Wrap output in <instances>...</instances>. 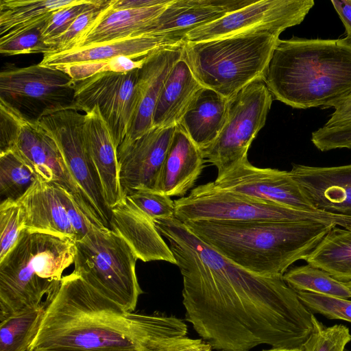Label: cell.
Listing matches in <instances>:
<instances>
[{
	"label": "cell",
	"mask_w": 351,
	"mask_h": 351,
	"mask_svg": "<svg viewBox=\"0 0 351 351\" xmlns=\"http://www.w3.org/2000/svg\"><path fill=\"white\" fill-rule=\"evenodd\" d=\"M167 240L182 276L186 320L213 348L248 351L267 344L304 350L314 315L282 276L243 269L186 226Z\"/></svg>",
	"instance_id": "obj_1"
},
{
	"label": "cell",
	"mask_w": 351,
	"mask_h": 351,
	"mask_svg": "<svg viewBox=\"0 0 351 351\" xmlns=\"http://www.w3.org/2000/svg\"><path fill=\"white\" fill-rule=\"evenodd\" d=\"M38 332L28 351H136L128 313L73 272L46 300Z\"/></svg>",
	"instance_id": "obj_2"
},
{
	"label": "cell",
	"mask_w": 351,
	"mask_h": 351,
	"mask_svg": "<svg viewBox=\"0 0 351 351\" xmlns=\"http://www.w3.org/2000/svg\"><path fill=\"white\" fill-rule=\"evenodd\" d=\"M263 82L293 108H334L351 96V40L279 39Z\"/></svg>",
	"instance_id": "obj_3"
},
{
	"label": "cell",
	"mask_w": 351,
	"mask_h": 351,
	"mask_svg": "<svg viewBox=\"0 0 351 351\" xmlns=\"http://www.w3.org/2000/svg\"><path fill=\"white\" fill-rule=\"evenodd\" d=\"M223 256L254 274L279 276L335 226L316 221L199 220L183 223Z\"/></svg>",
	"instance_id": "obj_4"
},
{
	"label": "cell",
	"mask_w": 351,
	"mask_h": 351,
	"mask_svg": "<svg viewBox=\"0 0 351 351\" xmlns=\"http://www.w3.org/2000/svg\"><path fill=\"white\" fill-rule=\"evenodd\" d=\"M75 241L64 236L24 229L0 261V322L43 304L74 262Z\"/></svg>",
	"instance_id": "obj_5"
},
{
	"label": "cell",
	"mask_w": 351,
	"mask_h": 351,
	"mask_svg": "<svg viewBox=\"0 0 351 351\" xmlns=\"http://www.w3.org/2000/svg\"><path fill=\"white\" fill-rule=\"evenodd\" d=\"M279 36L256 32L201 42H184L183 55L204 87L230 99L263 80Z\"/></svg>",
	"instance_id": "obj_6"
},
{
	"label": "cell",
	"mask_w": 351,
	"mask_h": 351,
	"mask_svg": "<svg viewBox=\"0 0 351 351\" xmlns=\"http://www.w3.org/2000/svg\"><path fill=\"white\" fill-rule=\"evenodd\" d=\"M75 245L73 273L125 311L133 312L143 291L136 274L138 258L129 245L110 228L96 225Z\"/></svg>",
	"instance_id": "obj_7"
},
{
	"label": "cell",
	"mask_w": 351,
	"mask_h": 351,
	"mask_svg": "<svg viewBox=\"0 0 351 351\" xmlns=\"http://www.w3.org/2000/svg\"><path fill=\"white\" fill-rule=\"evenodd\" d=\"M175 218L185 223L212 220L278 221L332 223L351 230V217L286 207L217 186L214 182L199 185L174 200Z\"/></svg>",
	"instance_id": "obj_8"
},
{
	"label": "cell",
	"mask_w": 351,
	"mask_h": 351,
	"mask_svg": "<svg viewBox=\"0 0 351 351\" xmlns=\"http://www.w3.org/2000/svg\"><path fill=\"white\" fill-rule=\"evenodd\" d=\"M6 151L29 165L38 180L64 187L94 224L104 226L86 203L54 140L38 121L27 119L0 99V153Z\"/></svg>",
	"instance_id": "obj_9"
},
{
	"label": "cell",
	"mask_w": 351,
	"mask_h": 351,
	"mask_svg": "<svg viewBox=\"0 0 351 351\" xmlns=\"http://www.w3.org/2000/svg\"><path fill=\"white\" fill-rule=\"evenodd\" d=\"M273 96L263 80L254 82L228 100L226 123L215 141L202 150L206 162L223 174L247 158V151L265 125Z\"/></svg>",
	"instance_id": "obj_10"
},
{
	"label": "cell",
	"mask_w": 351,
	"mask_h": 351,
	"mask_svg": "<svg viewBox=\"0 0 351 351\" xmlns=\"http://www.w3.org/2000/svg\"><path fill=\"white\" fill-rule=\"evenodd\" d=\"M75 82L60 69L39 64L2 71L0 99L28 119L39 121L53 112L71 109Z\"/></svg>",
	"instance_id": "obj_11"
},
{
	"label": "cell",
	"mask_w": 351,
	"mask_h": 351,
	"mask_svg": "<svg viewBox=\"0 0 351 351\" xmlns=\"http://www.w3.org/2000/svg\"><path fill=\"white\" fill-rule=\"evenodd\" d=\"M84 121V114L66 109L46 115L38 122L54 140L68 170L95 217L104 226L110 228L111 211L85 142Z\"/></svg>",
	"instance_id": "obj_12"
},
{
	"label": "cell",
	"mask_w": 351,
	"mask_h": 351,
	"mask_svg": "<svg viewBox=\"0 0 351 351\" xmlns=\"http://www.w3.org/2000/svg\"><path fill=\"white\" fill-rule=\"evenodd\" d=\"M138 70L101 73L76 82L71 109L86 113L97 106L117 148L129 132L136 110Z\"/></svg>",
	"instance_id": "obj_13"
},
{
	"label": "cell",
	"mask_w": 351,
	"mask_h": 351,
	"mask_svg": "<svg viewBox=\"0 0 351 351\" xmlns=\"http://www.w3.org/2000/svg\"><path fill=\"white\" fill-rule=\"evenodd\" d=\"M314 4L313 0H256L189 31L183 42H201L256 32L280 35L286 29L300 24Z\"/></svg>",
	"instance_id": "obj_14"
},
{
	"label": "cell",
	"mask_w": 351,
	"mask_h": 351,
	"mask_svg": "<svg viewBox=\"0 0 351 351\" xmlns=\"http://www.w3.org/2000/svg\"><path fill=\"white\" fill-rule=\"evenodd\" d=\"M24 228L82 239L94 223L62 186L38 180L18 201Z\"/></svg>",
	"instance_id": "obj_15"
},
{
	"label": "cell",
	"mask_w": 351,
	"mask_h": 351,
	"mask_svg": "<svg viewBox=\"0 0 351 351\" xmlns=\"http://www.w3.org/2000/svg\"><path fill=\"white\" fill-rule=\"evenodd\" d=\"M214 183L219 187L291 208L318 210L289 171L259 168L243 160Z\"/></svg>",
	"instance_id": "obj_16"
},
{
	"label": "cell",
	"mask_w": 351,
	"mask_h": 351,
	"mask_svg": "<svg viewBox=\"0 0 351 351\" xmlns=\"http://www.w3.org/2000/svg\"><path fill=\"white\" fill-rule=\"evenodd\" d=\"M176 126L154 127L117 148L118 174L123 197L138 190H154Z\"/></svg>",
	"instance_id": "obj_17"
},
{
	"label": "cell",
	"mask_w": 351,
	"mask_h": 351,
	"mask_svg": "<svg viewBox=\"0 0 351 351\" xmlns=\"http://www.w3.org/2000/svg\"><path fill=\"white\" fill-rule=\"evenodd\" d=\"M183 44L160 48L145 57L138 70L136 110L130 129L123 141H134L154 128L156 103L171 69L183 56Z\"/></svg>",
	"instance_id": "obj_18"
},
{
	"label": "cell",
	"mask_w": 351,
	"mask_h": 351,
	"mask_svg": "<svg viewBox=\"0 0 351 351\" xmlns=\"http://www.w3.org/2000/svg\"><path fill=\"white\" fill-rule=\"evenodd\" d=\"M318 210L351 217V164L293 165L289 171Z\"/></svg>",
	"instance_id": "obj_19"
},
{
	"label": "cell",
	"mask_w": 351,
	"mask_h": 351,
	"mask_svg": "<svg viewBox=\"0 0 351 351\" xmlns=\"http://www.w3.org/2000/svg\"><path fill=\"white\" fill-rule=\"evenodd\" d=\"M256 0H172L152 23L147 34L183 42L187 32L213 23Z\"/></svg>",
	"instance_id": "obj_20"
},
{
	"label": "cell",
	"mask_w": 351,
	"mask_h": 351,
	"mask_svg": "<svg viewBox=\"0 0 351 351\" xmlns=\"http://www.w3.org/2000/svg\"><path fill=\"white\" fill-rule=\"evenodd\" d=\"M183 43L160 34H144L62 52L46 53L40 64L58 68L78 63L107 61L117 56L141 59L160 48Z\"/></svg>",
	"instance_id": "obj_21"
},
{
	"label": "cell",
	"mask_w": 351,
	"mask_h": 351,
	"mask_svg": "<svg viewBox=\"0 0 351 351\" xmlns=\"http://www.w3.org/2000/svg\"><path fill=\"white\" fill-rule=\"evenodd\" d=\"M110 228L129 245L143 262L163 261L176 264L169 248L154 221L125 197L111 208Z\"/></svg>",
	"instance_id": "obj_22"
},
{
	"label": "cell",
	"mask_w": 351,
	"mask_h": 351,
	"mask_svg": "<svg viewBox=\"0 0 351 351\" xmlns=\"http://www.w3.org/2000/svg\"><path fill=\"white\" fill-rule=\"evenodd\" d=\"M205 162L202 150L176 125L153 191L184 197L194 186Z\"/></svg>",
	"instance_id": "obj_23"
},
{
	"label": "cell",
	"mask_w": 351,
	"mask_h": 351,
	"mask_svg": "<svg viewBox=\"0 0 351 351\" xmlns=\"http://www.w3.org/2000/svg\"><path fill=\"white\" fill-rule=\"evenodd\" d=\"M84 136L109 208L123 198L118 174L117 147L97 106L84 113Z\"/></svg>",
	"instance_id": "obj_24"
},
{
	"label": "cell",
	"mask_w": 351,
	"mask_h": 351,
	"mask_svg": "<svg viewBox=\"0 0 351 351\" xmlns=\"http://www.w3.org/2000/svg\"><path fill=\"white\" fill-rule=\"evenodd\" d=\"M169 3L120 10H112L109 3L72 49L147 34L149 27Z\"/></svg>",
	"instance_id": "obj_25"
},
{
	"label": "cell",
	"mask_w": 351,
	"mask_h": 351,
	"mask_svg": "<svg viewBox=\"0 0 351 351\" xmlns=\"http://www.w3.org/2000/svg\"><path fill=\"white\" fill-rule=\"evenodd\" d=\"M228 99L202 87L195 95L178 124L202 150L210 146L226 123Z\"/></svg>",
	"instance_id": "obj_26"
},
{
	"label": "cell",
	"mask_w": 351,
	"mask_h": 351,
	"mask_svg": "<svg viewBox=\"0 0 351 351\" xmlns=\"http://www.w3.org/2000/svg\"><path fill=\"white\" fill-rule=\"evenodd\" d=\"M202 87L183 55L174 64L165 82L155 108L153 126L169 128L178 125Z\"/></svg>",
	"instance_id": "obj_27"
},
{
	"label": "cell",
	"mask_w": 351,
	"mask_h": 351,
	"mask_svg": "<svg viewBox=\"0 0 351 351\" xmlns=\"http://www.w3.org/2000/svg\"><path fill=\"white\" fill-rule=\"evenodd\" d=\"M81 0H1L0 41L45 23L57 10Z\"/></svg>",
	"instance_id": "obj_28"
},
{
	"label": "cell",
	"mask_w": 351,
	"mask_h": 351,
	"mask_svg": "<svg viewBox=\"0 0 351 351\" xmlns=\"http://www.w3.org/2000/svg\"><path fill=\"white\" fill-rule=\"evenodd\" d=\"M304 261L339 281H351V230L335 226Z\"/></svg>",
	"instance_id": "obj_29"
},
{
	"label": "cell",
	"mask_w": 351,
	"mask_h": 351,
	"mask_svg": "<svg viewBox=\"0 0 351 351\" xmlns=\"http://www.w3.org/2000/svg\"><path fill=\"white\" fill-rule=\"evenodd\" d=\"M130 336L136 351H147L168 340L186 337L187 326L175 317L128 313Z\"/></svg>",
	"instance_id": "obj_30"
},
{
	"label": "cell",
	"mask_w": 351,
	"mask_h": 351,
	"mask_svg": "<svg viewBox=\"0 0 351 351\" xmlns=\"http://www.w3.org/2000/svg\"><path fill=\"white\" fill-rule=\"evenodd\" d=\"M47 302L0 322V351H28L43 320Z\"/></svg>",
	"instance_id": "obj_31"
},
{
	"label": "cell",
	"mask_w": 351,
	"mask_h": 351,
	"mask_svg": "<svg viewBox=\"0 0 351 351\" xmlns=\"http://www.w3.org/2000/svg\"><path fill=\"white\" fill-rule=\"evenodd\" d=\"M282 278L295 291H306L346 300L351 298V292L344 282L309 264L291 268L283 274Z\"/></svg>",
	"instance_id": "obj_32"
},
{
	"label": "cell",
	"mask_w": 351,
	"mask_h": 351,
	"mask_svg": "<svg viewBox=\"0 0 351 351\" xmlns=\"http://www.w3.org/2000/svg\"><path fill=\"white\" fill-rule=\"evenodd\" d=\"M334 109L327 122L311 134V142L322 152L351 149V96Z\"/></svg>",
	"instance_id": "obj_33"
},
{
	"label": "cell",
	"mask_w": 351,
	"mask_h": 351,
	"mask_svg": "<svg viewBox=\"0 0 351 351\" xmlns=\"http://www.w3.org/2000/svg\"><path fill=\"white\" fill-rule=\"evenodd\" d=\"M38 180L33 169L13 152L0 153L1 202H18Z\"/></svg>",
	"instance_id": "obj_34"
},
{
	"label": "cell",
	"mask_w": 351,
	"mask_h": 351,
	"mask_svg": "<svg viewBox=\"0 0 351 351\" xmlns=\"http://www.w3.org/2000/svg\"><path fill=\"white\" fill-rule=\"evenodd\" d=\"M146 57V56H145ZM117 56L107 61L90 62L62 66L56 69L66 73L75 82H79L101 73H128L141 69L145 60Z\"/></svg>",
	"instance_id": "obj_35"
},
{
	"label": "cell",
	"mask_w": 351,
	"mask_h": 351,
	"mask_svg": "<svg viewBox=\"0 0 351 351\" xmlns=\"http://www.w3.org/2000/svg\"><path fill=\"white\" fill-rule=\"evenodd\" d=\"M313 330L306 342L304 351H345L351 341V333L345 325L326 326L315 316Z\"/></svg>",
	"instance_id": "obj_36"
},
{
	"label": "cell",
	"mask_w": 351,
	"mask_h": 351,
	"mask_svg": "<svg viewBox=\"0 0 351 351\" xmlns=\"http://www.w3.org/2000/svg\"><path fill=\"white\" fill-rule=\"evenodd\" d=\"M24 229V216L19 203L10 200L1 202L0 261L14 247Z\"/></svg>",
	"instance_id": "obj_37"
},
{
	"label": "cell",
	"mask_w": 351,
	"mask_h": 351,
	"mask_svg": "<svg viewBox=\"0 0 351 351\" xmlns=\"http://www.w3.org/2000/svg\"><path fill=\"white\" fill-rule=\"evenodd\" d=\"M124 197L152 221L175 217L174 200L162 193L153 190H138Z\"/></svg>",
	"instance_id": "obj_38"
},
{
	"label": "cell",
	"mask_w": 351,
	"mask_h": 351,
	"mask_svg": "<svg viewBox=\"0 0 351 351\" xmlns=\"http://www.w3.org/2000/svg\"><path fill=\"white\" fill-rule=\"evenodd\" d=\"M110 1V0H105L101 5L84 12L75 19L64 34L45 41L51 48L50 53L69 51L74 48L80 39L97 21L104 9L109 5Z\"/></svg>",
	"instance_id": "obj_39"
},
{
	"label": "cell",
	"mask_w": 351,
	"mask_h": 351,
	"mask_svg": "<svg viewBox=\"0 0 351 351\" xmlns=\"http://www.w3.org/2000/svg\"><path fill=\"white\" fill-rule=\"evenodd\" d=\"M300 301L312 313L330 319L351 322V300L306 291H295Z\"/></svg>",
	"instance_id": "obj_40"
},
{
	"label": "cell",
	"mask_w": 351,
	"mask_h": 351,
	"mask_svg": "<svg viewBox=\"0 0 351 351\" xmlns=\"http://www.w3.org/2000/svg\"><path fill=\"white\" fill-rule=\"evenodd\" d=\"M105 0H81L80 3L64 8L51 14L42 29L45 41L64 34L82 13L101 5Z\"/></svg>",
	"instance_id": "obj_41"
},
{
	"label": "cell",
	"mask_w": 351,
	"mask_h": 351,
	"mask_svg": "<svg viewBox=\"0 0 351 351\" xmlns=\"http://www.w3.org/2000/svg\"><path fill=\"white\" fill-rule=\"evenodd\" d=\"M45 22L9 39L0 41L1 53L8 56L50 53L51 48L42 36V29Z\"/></svg>",
	"instance_id": "obj_42"
},
{
	"label": "cell",
	"mask_w": 351,
	"mask_h": 351,
	"mask_svg": "<svg viewBox=\"0 0 351 351\" xmlns=\"http://www.w3.org/2000/svg\"><path fill=\"white\" fill-rule=\"evenodd\" d=\"M212 347L201 339L186 337L171 339L152 351H212Z\"/></svg>",
	"instance_id": "obj_43"
},
{
	"label": "cell",
	"mask_w": 351,
	"mask_h": 351,
	"mask_svg": "<svg viewBox=\"0 0 351 351\" xmlns=\"http://www.w3.org/2000/svg\"><path fill=\"white\" fill-rule=\"evenodd\" d=\"M172 0H110L113 10L143 8L169 3Z\"/></svg>",
	"instance_id": "obj_44"
},
{
	"label": "cell",
	"mask_w": 351,
	"mask_h": 351,
	"mask_svg": "<svg viewBox=\"0 0 351 351\" xmlns=\"http://www.w3.org/2000/svg\"><path fill=\"white\" fill-rule=\"evenodd\" d=\"M331 3L345 27L346 37L351 40V0H332Z\"/></svg>",
	"instance_id": "obj_45"
},
{
	"label": "cell",
	"mask_w": 351,
	"mask_h": 351,
	"mask_svg": "<svg viewBox=\"0 0 351 351\" xmlns=\"http://www.w3.org/2000/svg\"><path fill=\"white\" fill-rule=\"evenodd\" d=\"M263 351H304V350H302V349H286V348H272L271 349L265 350H263Z\"/></svg>",
	"instance_id": "obj_46"
},
{
	"label": "cell",
	"mask_w": 351,
	"mask_h": 351,
	"mask_svg": "<svg viewBox=\"0 0 351 351\" xmlns=\"http://www.w3.org/2000/svg\"><path fill=\"white\" fill-rule=\"evenodd\" d=\"M344 283L347 286V287L348 288L350 291L351 292V281H349V282H344Z\"/></svg>",
	"instance_id": "obj_47"
},
{
	"label": "cell",
	"mask_w": 351,
	"mask_h": 351,
	"mask_svg": "<svg viewBox=\"0 0 351 351\" xmlns=\"http://www.w3.org/2000/svg\"><path fill=\"white\" fill-rule=\"evenodd\" d=\"M50 351H82V350H50Z\"/></svg>",
	"instance_id": "obj_48"
}]
</instances>
